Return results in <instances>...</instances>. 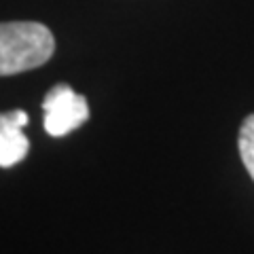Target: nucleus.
<instances>
[{
    "label": "nucleus",
    "mask_w": 254,
    "mask_h": 254,
    "mask_svg": "<svg viewBox=\"0 0 254 254\" xmlns=\"http://www.w3.org/2000/svg\"><path fill=\"white\" fill-rule=\"evenodd\" d=\"M55 38L38 21L0 23V76L34 70L51 60Z\"/></svg>",
    "instance_id": "1"
},
{
    "label": "nucleus",
    "mask_w": 254,
    "mask_h": 254,
    "mask_svg": "<svg viewBox=\"0 0 254 254\" xmlns=\"http://www.w3.org/2000/svg\"><path fill=\"white\" fill-rule=\"evenodd\" d=\"M237 148H240V157L246 172L254 180V115H248L244 119L240 136H237Z\"/></svg>",
    "instance_id": "4"
},
{
    "label": "nucleus",
    "mask_w": 254,
    "mask_h": 254,
    "mask_svg": "<svg viewBox=\"0 0 254 254\" xmlns=\"http://www.w3.org/2000/svg\"><path fill=\"white\" fill-rule=\"evenodd\" d=\"M45 110V129L49 136L60 138L74 131L89 119V106L83 95H78L72 87L55 85L43 100Z\"/></svg>",
    "instance_id": "2"
},
{
    "label": "nucleus",
    "mask_w": 254,
    "mask_h": 254,
    "mask_svg": "<svg viewBox=\"0 0 254 254\" xmlns=\"http://www.w3.org/2000/svg\"><path fill=\"white\" fill-rule=\"evenodd\" d=\"M28 115L23 110L0 113V168L17 165L30 150V142L23 133L28 125Z\"/></svg>",
    "instance_id": "3"
}]
</instances>
